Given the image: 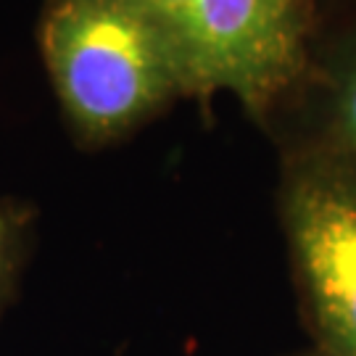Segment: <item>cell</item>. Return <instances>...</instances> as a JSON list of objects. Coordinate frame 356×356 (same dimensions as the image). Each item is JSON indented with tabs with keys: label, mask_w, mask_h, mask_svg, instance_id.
<instances>
[{
	"label": "cell",
	"mask_w": 356,
	"mask_h": 356,
	"mask_svg": "<svg viewBox=\"0 0 356 356\" xmlns=\"http://www.w3.org/2000/svg\"><path fill=\"white\" fill-rule=\"evenodd\" d=\"M38 40L82 148L124 140L188 98L177 56L140 0H45Z\"/></svg>",
	"instance_id": "cell-1"
},
{
	"label": "cell",
	"mask_w": 356,
	"mask_h": 356,
	"mask_svg": "<svg viewBox=\"0 0 356 356\" xmlns=\"http://www.w3.org/2000/svg\"><path fill=\"white\" fill-rule=\"evenodd\" d=\"M185 74L188 98L227 92L267 127L298 88L319 29L317 0H140Z\"/></svg>",
	"instance_id": "cell-2"
},
{
	"label": "cell",
	"mask_w": 356,
	"mask_h": 356,
	"mask_svg": "<svg viewBox=\"0 0 356 356\" xmlns=\"http://www.w3.org/2000/svg\"><path fill=\"white\" fill-rule=\"evenodd\" d=\"M277 216L314 351L356 356V156L282 153Z\"/></svg>",
	"instance_id": "cell-3"
},
{
	"label": "cell",
	"mask_w": 356,
	"mask_h": 356,
	"mask_svg": "<svg viewBox=\"0 0 356 356\" xmlns=\"http://www.w3.org/2000/svg\"><path fill=\"white\" fill-rule=\"evenodd\" d=\"M267 129L282 153L356 156V0L319 13L309 66Z\"/></svg>",
	"instance_id": "cell-4"
},
{
	"label": "cell",
	"mask_w": 356,
	"mask_h": 356,
	"mask_svg": "<svg viewBox=\"0 0 356 356\" xmlns=\"http://www.w3.org/2000/svg\"><path fill=\"white\" fill-rule=\"evenodd\" d=\"M29 211L22 204L0 198V319L11 304L29 254Z\"/></svg>",
	"instance_id": "cell-5"
},
{
	"label": "cell",
	"mask_w": 356,
	"mask_h": 356,
	"mask_svg": "<svg viewBox=\"0 0 356 356\" xmlns=\"http://www.w3.org/2000/svg\"><path fill=\"white\" fill-rule=\"evenodd\" d=\"M319 3V13L325 11V8H330V6H338V3H343V0H317Z\"/></svg>",
	"instance_id": "cell-6"
},
{
	"label": "cell",
	"mask_w": 356,
	"mask_h": 356,
	"mask_svg": "<svg viewBox=\"0 0 356 356\" xmlns=\"http://www.w3.org/2000/svg\"><path fill=\"white\" fill-rule=\"evenodd\" d=\"M296 356H322V354H319V351H314V348H312V351H304V354H296Z\"/></svg>",
	"instance_id": "cell-7"
}]
</instances>
